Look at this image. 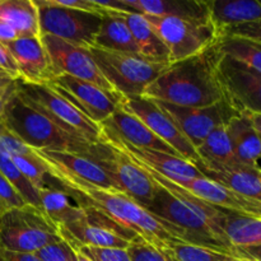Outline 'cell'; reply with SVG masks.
Instances as JSON below:
<instances>
[{
	"label": "cell",
	"instance_id": "1",
	"mask_svg": "<svg viewBox=\"0 0 261 261\" xmlns=\"http://www.w3.org/2000/svg\"><path fill=\"white\" fill-rule=\"evenodd\" d=\"M135 163L157 185L155 195L147 211L172 227L185 244L236 255V249L227 241L219 227L221 208L204 203L142 163Z\"/></svg>",
	"mask_w": 261,
	"mask_h": 261
},
{
	"label": "cell",
	"instance_id": "2",
	"mask_svg": "<svg viewBox=\"0 0 261 261\" xmlns=\"http://www.w3.org/2000/svg\"><path fill=\"white\" fill-rule=\"evenodd\" d=\"M47 171L79 205L93 209L124 231L143 237L145 241L163 249L176 242H182L172 227L153 216L122 191L106 190L69 178L48 168Z\"/></svg>",
	"mask_w": 261,
	"mask_h": 261
},
{
	"label": "cell",
	"instance_id": "3",
	"mask_svg": "<svg viewBox=\"0 0 261 261\" xmlns=\"http://www.w3.org/2000/svg\"><path fill=\"white\" fill-rule=\"evenodd\" d=\"M221 58L217 42L198 55L171 63L148 86L143 97L185 107H206L223 101L218 79Z\"/></svg>",
	"mask_w": 261,
	"mask_h": 261
},
{
	"label": "cell",
	"instance_id": "4",
	"mask_svg": "<svg viewBox=\"0 0 261 261\" xmlns=\"http://www.w3.org/2000/svg\"><path fill=\"white\" fill-rule=\"evenodd\" d=\"M0 122L25 145L35 150L69 152L96 161L102 143L91 144L66 134L58 125L22 101L15 87L8 97Z\"/></svg>",
	"mask_w": 261,
	"mask_h": 261
},
{
	"label": "cell",
	"instance_id": "5",
	"mask_svg": "<svg viewBox=\"0 0 261 261\" xmlns=\"http://www.w3.org/2000/svg\"><path fill=\"white\" fill-rule=\"evenodd\" d=\"M15 92L24 103L42 114L61 130L91 144L102 142V126L84 116L47 84H28L18 79Z\"/></svg>",
	"mask_w": 261,
	"mask_h": 261
},
{
	"label": "cell",
	"instance_id": "6",
	"mask_svg": "<svg viewBox=\"0 0 261 261\" xmlns=\"http://www.w3.org/2000/svg\"><path fill=\"white\" fill-rule=\"evenodd\" d=\"M63 241L58 226L31 205L10 209L0 217V247L36 254L45 246Z\"/></svg>",
	"mask_w": 261,
	"mask_h": 261
},
{
	"label": "cell",
	"instance_id": "7",
	"mask_svg": "<svg viewBox=\"0 0 261 261\" xmlns=\"http://www.w3.org/2000/svg\"><path fill=\"white\" fill-rule=\"evenodd\" d=\"M92 56L110 86L121 97L143 96L170 64L153 63L140 56L89 47Z\"/></svg>",
	"mask_w": 261,
	"mask_h": 261
},
{
	"label": "cell",
	"instance_id": "8",
	"mask_svg": "<svg viewBox=\"0 0 261 261\" xmlns=\"http://www.w3.org/2000/svg\"><path fill=\"white\" fill-rule=\"evenodd\" d=\"M170 54V64L185 60L216 45L221 32L211 20L144 15Z\"/></svg>",
	"mask_w": 261,
	"mask_h": 261
},
{
	"label": "cell",
	"instance_id": "9",
	"mask_svg": "<svg viewBox=\"0 0 261 261\" xmlns=\"http://www.w3.org/2000/svg\"><path fill=\"white\" fill-rule=\"evenodd\" d=\"M38 9L40 36L50 35L82 47L94 46L103 15L76 10L55 0H35Z\"/></svg>",
	"mask_w": 261,
	"mask_h": 261
},
{
	"label": "cell",
	"instance_id": "10",
	"mask_svg": "<svg viewBox=\"0 0 261 261\" xmlns=\"http://www.w3.org/2000/svg\"><path fill=\"white\" fill-rule=\"evenodd\" d=\"M47 86L98 125L103 124L116 112L122 99L119 93L69 75L55 76Z\"/></svg>",
	"mask_w": 261,
	"mask_h": 261
},
{
	"label": "cell",
	"instance_id": "11",
	"mask_svg": "<svg viewBox=\"0 0 261 261\" xmlns=\"http://www.w3.org/2000/svg\"><path fill=\"white\" fill-rule=\"evenodd\" d=\"M101 143V152L96 160L97 165L106 171L120 191L129 195L133 200L147 209L157 190L154 181L121 150L107 144L103 140Z\"/></svg>",
	"mask_w": 261,
	"mask_h": 261
},
{
	"label": "cell",
	"instance_id": "12",
	"mask_svg": "<svg viewBox=\"0 0 261 261\" xmlns=\"http://www.w3.org/2000/svg\"><path fill=\"white\" fill-rule=\"evenodd\" d=\"M218 79L224 99L240 114H261V73L222 55Z\"/></svg>",
	"mask_w": 261,
	"mask_h": 261
},
{
	"label": "cell",
	"instance_id": "13",
	"mask_svg": "<svg viewBox=\"0 0 261 261\" xmlns=\"http://www.w3.org/2000/svg\"><path fill=\"white\" fill-rule=\"evenodd\" d=\"M120 107L139 119L155 137L170 145L181 158L193 163L199 161L194 145L186 139L173 120L161 109L157 102L143 96L122 97Z\"/></svg>",
	"mask_w": 261,
	"mask_h": 261
},
{
	"label": "cell",
	"instance_id": "14",
	"mask_svg": "<svg viewBox=\"0 0 261 261\" xmlns=\"http://www.w3.org/2000/svg\"><path fill=\"white\" fill-rule=\"evenodd\" d=\"M155 102L173 120L176 126L195 149L216 127L227 125L233 117L240 115L226 99L206 107H185Z\"/></svg>",
	"mask_w": 261,
	"mask_h": 261
},
{
	"label": "cell",
	"instance_id": "15",
	"mask_svg": "<svg viewBox=\"0 0 261 261\" xmlns=\"http://www.w3.org/2000/svg\"><path fill=\"white\" fill-rule=\"evenodd\" d=\"M41 41L50 56L56 76H73V78L96 84L109 92H115L99 71L89 48L73 45L50 35H42Z\"/></svg>",
	"mask_w": 261,
	"mask_h": 261
},
{
	"label": "cell",
	"instance_id": "16",
	"mask_svg": "<svg viewBox=\"0 0 261 261\" xmlns=\"http://www.w3.org/2000/svg\"><path fill=\"white\" fill-rule=\"evenodd\" d=\"M102 140L116 149L121 150L125 155L132 158L135 162L142 163L143 166L150 168L162 177L170 180L171 182L178 184L186 178H198L203 176V173L190 161L157 150L134 148L103 127H102Z\"/></svg>",
	"mask_w": 261,
	"mask_h": 261
},
{
	"label": "cell",
	"instance_id": "17",
	"mask_svg": "<svg viewBox=\"0 0 261 261\" xmlns=\"http://www.w3.org/2000/svg\"><path fill=\"white\" fill-rule=\"evenodd\" d=\"M105 10L138 13L152 17H177L185 19H209L208 2L201 0H109L99 2Z\"/></svg>",
	"mask_w": 261,
	"mask_h": 261
},
{
	"label": "cell",
	"instance_id": "18",
	"mask_svg": "<svg viewBox=\"0 0 261 261\" xmlns=\"http://www.w3.org/2000/svg\"><path fill=\"white\" fill-rule=\"evenodd\" d=\"M87 209L88 219L81 223L59 228L63 240L75 246L89 247H115L127 249L130 241L137 237L130 232L124 231L105 217V222H99L94 214Z\"/></svg>",
	"mask_w": 261,
	"mask_h": 261
},
{
	"label": "cell",
	"instance_id": "19",
	"mask_svg": "<svg viewBox=\"0 0 261 261\" xmlns=\"http://www.w3.org/2000/svg\"><path fill=\"white\" fill-rule=\"evenodd\" d=\"M18 69L19 81L28 84H48L55 78L51 59L38 37H18L7 43Z\"/></svg>",
	"mask_w": 261,
	"mask_h": 261
},
{
	"label": "cell",
	"instance_id": "20",
	"mask_svg": "<svg viewBox=\"0 0 261 261\" xmlns=\"http://www.w3.org/2000/svg\"><path fill=\"white\" fill-rule=\"evenodd\" d=\"M36 153L46 163L48 170L54 172L106 190H119L106 171L91 158L75 153L54 150H36Z\"/></svg>",
	"mask_w": 261,
	"mask_h": 261
},
{
	"label": "cell",
	"instance_id": "21",
	"mask_svg": "<svg viewBox=\"0 0 261 261\" xmlns=\"http://www.w3.org/2000/svg\"><path fill=\"white\" fill-rule=\"evenodd\" d=\"M176 185L200 199L204 203L211 204L217 208L261 218V203L245 198L205 176L198 178H186Z\"/></svg>",
	"mask_w": 261,
	"mask_h": 261
},
{
	"label": "cell",
	"instance_id": "22",
	"mask_svg": "<svg viewBox=\"0 0 261 261\" xmlns=\"http://www.w3.org/2000/svg\"><path fill=\"white\" fill-rule=\"evenodd\" d=\"M203 176L222 184L234 193L261 203V173L259 170L242 165L224 166L218 163L194 162Z\"/></svg>",
	"mask_w": 261,
	"mask_h": 261
},
{
	"label": "cell",
	"instance_id": "23",
	"mask_svg": "<svg viewBox=\"0 0 261 261\" xmlns=\"http://www.w3.org/2000/svg\"><path fill=\"white\" fill-rule=\"evenodd\" d=\"M101 126L134 148L157 150V152H163L180 157L170 145L166 144L158 137H155L139 119L133 116L129 112L124 111L121 107H119L116 112L107 121H105Z\"/></svg>",
	"mask_w": 261,
	"mask_h": 261
},
{
	"label": "cell",
	"instance_id": "24",
	"mask_svg": "<svg viewBox=\"0 0 261 261\" xmlns=\"http://www.w3.org/2000/svg\"><path fill=\"white\" fill-rule=\"evenodd\" d=\"M40 199L42 212L58 228L88 219L87 209L79 205L50 175L46 188L40 190Z\"/></svg>",
	"mask_w": 261,
	"mask_h": 261
},
{
	"label": "cell",
	"instance_id": "25",
	"mask_svg": "<svg viewBox=\"0 0 261 261\" xmlns=\"http://www.w3.org/2000/svg\"><path fill=\"white\" fill-rule=\"evenodd\" d=\"M234 155L240 165L259 170L261 163V139L249 114H240L227 124Z\"/></svg>",
	"mask_w": 261,
	"mask_h": 261
},
{
	"label": "cell",
	"instance_id": "26",
	"mask_svg": "<svg viewBox=\"0 0 261 261\" xmlns=\"http://www.w3.org/2000/svg\"><path fill=\"white\" fill-rule=\"evenodd\" d=\"M209 19L221 32L261 19L259 0H208Z\"/></svg>",
	"mask_w": 261,
	"mask_h": 261
},
{
	"label": "cell",
	"instance_id": "27",
	"mask_svg": "<svg viewBox=\"0 0 261 261\" xmlns=\"http://www.w3.org/2000/svg\"><path fill=\"white\" fill-rule=\"evenodd\" d=\"M94 47L140 56L137 43L125 22L124 15L122 13L114 12V10H107L102 18L101 28L94 41Z\"/></svg>",
	"mask_w": 261,
	"mask_h": 261
},
{
	"label": "cell",
	"instance_id": "28",
	"mask_svg": "<svg viewBox=\"0 0 261 261\" xmlns=\"http://www.w3.org/2000/svg\"><path fill=\"white\" fill-rule=\"evenodd\" d=\"M134 38L140 56L153 63L170 64V54L152 25L143 14L138 13H122Z\"/></svg>",
	"mask_w": 261,
	"mask_h": 261
},
{
	"label": "cell",
	"instance_id": "29",
	"mask_svg": "<svg viewBox=\"0 0 261 261\" xmlns=\"http://www.w3.org/2000/svg\"><path fill=\"white\" fill-rule=\"evenodd\" d=\"M219 227L227 241L234 249H245L261 245V218L222 209Z\"/></svg>",
	"mask_w": 261,
	"mask_h": 261
},
{
	"label": "cell",
	"instance_id": "30",
	"mask_svg": "<svg viewBox=\"0 0 261 261\" xmlns=\"http://www.w3.org/2000/svg\"><path fill=\"white\" fill-rule=\"evenodd\" d=\"M0 19L19 37H38L40 23L35 0H0Z\"/></svg>",
	"mask_w": 261,
	"mask_h": 261
},
{
	"label": "cell",
	"instance_id": "31",
	"mask_svg": "<svg viewBox=\"0 0 261 261\" xmlns=\"http://www.w3.org/2000/svg\"><path fill=\"white\" fill-rule=\"evenodd\" d=\"M199 161L204 163H218L224 166L240 165L234 155L227 125L216 127L196 148Z\"/></svg>",
	"mask_w": 261,
	"mask_h": 261
},
{
	"label": "cell",
	"instance_id": "32",
	"mask_svg": "<svg viewBox=\"0 0 261 261\" xmlns=\"http://www.w3.org/2000/svg\"><path fill=\"white\" fill-rule=\"evenodd\" d=\"M218 48L222 55L229 56L261 73V42L237 36H221Z\"/></svg>",
	"mask_w": 261,
	"mask_h": 261
},
{
	"label": "cell",
	"instance_id": "33",
	"mask_svg": "<svg viewBox=\"0 0 261 261\" xmlns=\"http://www.w3.org/2000/svg\"><path fill=\"white\" fill-rule=\"evenodd\" d=\"M0 172L5 176L10 185L17 190V193L22 196L24 203L27 205L33 206V208L38 209L42 212V206H41V199H40V191L28 181V178L20 172L19 168L15 166L12 158L7 157V155L0 154Z\"/></svg>",
	"mask_w": 261,
	"mask_h": 261
},
{
	"label": "cell",
	"instance_id": "34",
	"mask_svg": "<svg viewBox=\"0 0 261 261\" xmlns=\"http://www.w3.org/2000/svg\"><path fill=\"white\" fill-rule=\"evenodd\" d=\"M166 249L176 261H250L239 255L184 244V242H176Z\"/></svg>",
	"mask_w": 261,
	"mask_h": 261
},
{
	"label": "cell",
	"instance_id": "35",
	"mask_svg": "<svg viewBox=\"0 0 261 261\" xmlns=\"http://www.w3.org/2000/svg\"><path fill=\"white\" fill-rule=\"evenodd\" d=\"M12 161L19 168L20 172L28 178V181L38 191L46 188L48 177L47 166L38 157L36 150L31 155H18V157H13Z\"/></svg>",
	"mask_w": 261,
	"mask_h": 261
},
{
	"label": "cell",
	"instance_id": "36",
	"mask_svg": "<svg viewBox=\"0 0 261 261\" xmlns=\"http://www.w3.org/2000/svg\"><path fill=\"white\" fill-rule=\"evenodd\" d=\"M127 254L132 261H176L166 247L155 246L140 236L130 241Z\"/></svg>",
	"mask_w": 261,
	"mask_h": 261
},
{
	"label": "cell",
	"instance_id": "37",
	"mask_svg": "<svg viewBox=\"0 0 261 261\" xmlns=\"http://www.w3.org/2000/svg\"><path fill=\"white\" fill-rule=\"evenodd\" d=\"M33 153H35V149L25 145L19 138L12 134L0 122V154L13 158L18 155H31Z\"/></svg>",
	"mask_w": 261,
	"mask_h": 261
},
{
	"label": "cell",
	"instance_id": "38",
	"mask_svg": "<svg viewBox=\"0 0 261 261\" xmlns=\"http://www.w3.org/2000/svg\"><path fill=\"white\" fill-rule=\"evenodd\" d=\"M73 245V244H71ZM75 246V245H74ZM84 256L92 261H132L127 249H115V247H89L75 246Z\"/></svg>",
	"mask_w": 261,
	"mask_h": 261
},
{
	"label": "cell",
	"instance_id": "39",
	"mask_svg": "<svg viewBox=\"0 0 261 261\" xmlns=\"http://www.w3.org/2000/svg\"><path fill=\"white\" fill-rule=\"evenodd\" d=\"M27 204L22 199V196L17 193L14 188L5 178V176L0 172V206L4 212L10 209L23 208Z\"/></svg>",
	"mask_w": 261,
	"mask_h": 261
},
{
	"label": "cell",
	"instance_id": "40",
	"mask_svg": "<svg viewBox=\"0 0 261 261\" xmlns=\"http://www.w3.org/2000/svg\"><path fill=\"white\" fill-rule=\"evenodd\" d=\"M36 256L41 261H71L70 245L63 240L56 244H51L36 252Z\"/></svg>",
	"mask_w": 261,
	"mask_h": 261
},
{
	"label": "cell",
	"instance_id": "41",
	"mask_svg": "<svg viewBox=\"0 0 261 261\" xmlns=\"http://www.w3.org/2000/svg\"><path fill=\"white\" fill-rule=\"evenodd\" d=\"M222 36H237V37L250 38V40L261 42V19L256 20V22L247 23V24L227 28L222 32Z\"/></svg>",
	"mask_w": 261,
	"mask_h": 261
},
{
	"label": "cell",
	"instance_id": "42",
	"mask_svg": "<svg viewBox=\"0 0 261 261\" xmlns=\"http://www.w3.org/2000/svg\"><path fill=\"white\" fill-rule=\"evenodd\" d=\"M0 69L8 71V73L12 74L13 76L19 79V76H18L17 64H15L12 54L8 50L7 45H4V43L2 42H0Z\"/></svg>",
	"mask_w": 261,
	"mask_h": 261
},
{
	"label": "cell",
	"instance_id": "43",
	"mask_svg": "<svg viewBox=\"0 0 261 261\" xmlns=\"http://www.w3.org/2000/svg\"><path fill=\"white\" fill-rule=\"evenodd\" d=\"M0 261H41L36 254H24L4 250L0 247Z\"/></svg>",
	"mask_w": 261,
	"mask_h": 261
},
{
	"label": "cell",
	"instance_id": "44",
	"mask_svg": "<svg viewBox=\"0 0 261 261\" xmlns=\"http://www.w3.org/2000/svg\"><path fill=\"white\" fill-rule=\"evenodd\" d=\"M236 255L251 261H261V245L254 247H245V249H236Z\"/></svg>",
	"mask_w": 261,
	"mask_h": 261
},
{
	"label": "cell",
	"instance_id": "45",
	"mask_svg": "<svg viewBox=\"0 0 261 261\" xmlns=\"http://www.w3.org/2000/svg\"><path fill=\"white\" fill-rule=\"evenodd\" d=\"M17 81L18 78L13 76L8 71L0 69V91H8V89H10Z\"/></svg>",
	"mask_w": 261,
	"mask_h": 261
},
{
	"label": "cell",
	"instance_id": "46",
	"mask_svg": "<svg viewBox=\"0 0 261 261\" xmlns=\"http://www.w3.org/2000/svg\"><path fill=\"white\" fill-rule=\"evenodd\" d=\"M15 83H17V82H15ZM14 87L15 84L12 87V88L8 89V91H0V119H2L3 114H4V109H5V105H7L8 97L10 96V93L13 92Z\"/></svg>",
	"mask_w": 261,
	"mask_h": 261
},
{
	"label": "cell",
	"instance_id": "47",
	"mask_svg": "<svg viewBox=\"0 0 261 261\" xmlns=\"http://www.w3.org/2000/svg\"><path fill=\"white\" fill-rule=\"evenodd\" d=\"M69 244V242H68ZM70 245V259L71 261H92L91 259H88L87 256H84L83 254H82L81 251H79L78 249H76L74 245L69 244Z\"/></svg>",
	"mask_w": 261,
	"mask_h": 261
},
{
	"label": "cell",
	"instance_id": "48",
	"mask_svg": "<svg viewBox=\"0 0 261 261\" xmlns=\"http://www.w3.org/2000/svg\"><path fill=\"white\" fill-rule=\"evenodd\" d=\"M250 119H251L252 125H254L255 130H256L257 135L260 137L261 139V114H249Z\"/></svg>",
	"mask_w": 261,
	"mask_h": 261
},
{
	"label": "cell",
	"instance_id": "49",
	"mask_svg": "<svg viewBox=\"0 0 261 261\" xmlns=\"http://www.w3.org/2000/svg\"><path fill=\"white\" fill-rule=\"evenodd\" d=\"M5 213V212L4 211H3V209H2V206H0V217H2L3 216V214H4Z\"/></svg>",
	"mask_w": 261,
	"mask_h": 261
},
{
	"label": "cell",
	"instance_id": "50",
	"mask_svg": "<svg viewBox=\"0 0 261 261\" xmlns=\"http://www.w3.org/2000/svg\"><path fill=\"white\" fill-rule=\"evenodd\" d=\"M260 173H261V170H260Z\"/></svg>",
	"mask_w": 261,
	"mask_h": 261
},
{
	"label": "cell",
	"instance_id": "51",
	"mask_svg": "<svg viewBox=\"0 0 261 261\" xmlns=\"http://www.w3.org/2000/svg\"><path fill=\"white\" fill-rule=\"evenodd\" d=\"M250 261H251V260H250Z\"/></svg>",
	"mask_w": 261,
	"mask_h": 261
}]
</instances>
